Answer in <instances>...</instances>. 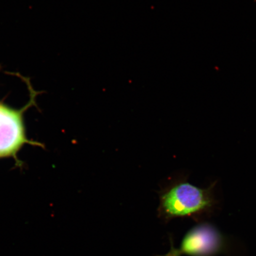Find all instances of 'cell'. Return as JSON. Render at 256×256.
<instances>
[{
    "mask_svg": "<svg viewBox=\"0 0 256 256\" xmlns=\"http://www.w3.org/2000/svg\"><path fill=\"white\" fill-rule=\"evenodd\" d=\"M222 242L220 233L212 226L200 224L186 234L180 247L172 246L171 250L162 256H211L222 250Z\"/></svg>",
    "mask_w": 256,
    "mask_h": 256,
    "instance_id": "obj_2",
    "label": "cell"
},
{
    "mask_svg": "<svg viewBox=\"0 0 256 256\" xmlns=\"http://www.w3.org/2000/svg\"><path fill=\"white\" fill-rule=\"evenodd\" d=\"M213 186L202 188L187 182L176 184L162 194L160 210L167 218L206 212L215 204Z\"/></svg>",
    "mask_w": 256,
    "mask_h": 256,
    "instance_id": "obj_1",
    "label": "cell"
},
{
    "mask_svg": "<svg viewBox=\"0 0 256 256\" xmlns=\"http://www.w3.org/2000/svg\"><path fill=\"white\" fill-rule=\"evenodd\" d=\"M24 142L20 114L0 104V158L14 154Z\"/></svg>",
    "mask_w": 256,
    "mask_h": 256,
    "instance_id": "obj_3",
    "label": "cell"
}]
</instances>
